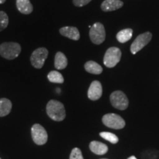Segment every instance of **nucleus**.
Masks as SVG:
<instances>
[{
    "label": "nucleus",
    "instance_id": "0eeeda50",
    "mask_svg": "<svg viewBox=\"0 0 159 159\" xmlns=\"http://www.w3.org/2000/svg\"><path fill=\"white\" fill-rule=\"evenodd\" d=\"M111 103L115 108L119 110H125L128 107V99L122 91H116L110 96Z\"/></svg>",
    "mask_w": 159,
    "mask_h": 159
},
{
    "label": "nucleus",
    "instance_id": "f257e3e1",
    "mask_svg": "<svg viewBox=\"0 0 159 159\" xmlns=\"http://www.w3.org/2000/svg\"><path fill=\"white\" fill-rule=\"evenodd\" d=\"M47 113L49 118L57 122L63 121L66 117L64 105L59 101L54 99H52L47 103Z\"/></svg>",
    "mask_w": 159,
    "mask_h": 159
},
{
    "label": "nucleus",
    "instance_id": "20e7f679",
    "mask_svg": "<svg viewBox=\"0 0 159 159\" xmlns=\"http://www.w3.org/2000/svg\"><path fill=\"white\" fill-rule=\"evenodd\" d=\"M89 37L94 44H100L105 39V30L102 24L97 22L90 28Z\"/></svg>",
    "mask_w": 159,
    "mask_h": 159
},
{
    "label": "nucleus",
    "instance_id": "9b49d317",
    "mask_svg": "<svg viewBox=\"0 0 159 159\" xmlns=\"http://www.w3.org/2000/svg\"><path fill=\"white\" fill-rule=\"evenodd\" d=\"M60 33L63 36L67 37L74 41H77L80 38V32L77 27H63L60 29Z\"/></svg>",
    "mask_w": 159,
    "mask_h": 159
},
{
    "label": "nucleus",
    "instance_id": "bb28decb",
    "mask_svg": "<svg viewBox=\"0 0 159 159\" xmlns=\"http://www.w3.org/2000/svg\"><path fill=\"white\" fill-rule=\"evenodd\" d=\"M0 159H1V158H0Z\"/></svg>",
    "mask_w": 159,
    "mask_h": 159
},
{
    "label": "nucleus",
    "instance_id": "4468645a",
    "mask_svg": "<svg viewBox=\"0 0 159 159\" xmlns=\"http://www.w3.org/2000/svg\"><path fill=\"white\" fill-rule=\"evenodd\" d=\"M89 148L91 152L97 155H99V156L105 154L108 150V146L106 144L100 142H97V141L91 142L89 144Z\"/></svg>",
    "mask_w": 159,
    "mask_h": 159
},
{
    "label": "nucleus",
    "instance_id": "dca6fc26",
    "mask_svg": "<svg viewBox=\"0 0 159 159\" xmlns=\"http://www.w3.org/2000/svg\"><path fill=\"white\" fill-rule=\"evenodd\" d=\"M84 67L85 71L91 74L99 75L102 72V66L93 61H89L85 63Z\"/></svg>",
    "mask_w": 159,
    "mask_h": 159
},
{
    "label": "nucleus",
    "instance_id": "a878e982",
    "mask_svg": "<svg viewBox=\"0 0 159 159\" xmlns=\"http://www.w3.org/2000/svg\"><path fill=\"white\" fill-rule=\"evenodd\" d=\"M102 159H107V158H102Z\"/></svg>",
    "mask_w": 159,
    "mask_h": 159
},
{
    "label": "nucleus",
    "instance_id": "39448f33",
    "mask_svg": "<svg viewBox=\"0 0 159 159\" xmlns=\"http://www.w3.org/2000/svg\"><path fill=\"white\" fill-rule=\"evenodd\" d=\"M48 50L45 47H40L33 51L30 56V62L36 69H41L48 56Z\"/></svg>",
    "mask_w": 159,
    "mask_h": 159
},
{
    "label": "nucleus",
    "instance_id": "1a4fd4ad",
    "mask_svg": "<svg viewBox=\"0 0 159 159\" xmlns=\"http://www.w3.org/2000/svg\"><path fill=\"white\" fill-rule=\"evenodd\" d=\"M151 39H152V33L150 32H146V33L139 35L130 46V51L132 54H136L139 50H141L145 46L148 45Z\"/></svg>",
    "mask_w": 159,
    "mask_h": 159
},
{
    "label": "nucleus",
    "instance_id": "6ab92c4d",
    "mask_svg": "<svg viewBox=\"0 0 159 159\" xmlns=\"http://www.w3.org/2000/svg\"><path fill=\"white\" fill-rule=\"evenodd\" d=\"M48 80L51 83H63L64 82V78L63 75L57 71H51L47 75Z\"/></svg>",
    "mask_w": 159,
    "mask_h": 159
},
{
    "label": "nucleus",
    "instance_id": "a211bd4d",
    "mask_svg": "<svg viewBox=\"0 0 159 159\" xmlns=\"http://www.w3.org/2000/svg\"><path fill=\"white\" fill-rule=\"evenodd\" d=\"M133 35V30L132 29H124L122 30L119 31L116 34V39L118 40L119 42L125 43L128 41Z\"/></svg>",
    "mask_w": 159,
    "mask_h": 159
},
{
    "label": "nucleus",
    "instance_id": "412c9836",
    "mask_svg": "<svg viewBox=\"0 0 159 159\" xmlns=\"http://www.w3.org/2000/svg\"><path fill=\"white\" fill-rule=\"evenodd\" d=\"M9 23V18L7 13L4 11H0V32L5 30Z\"/></svg>",
    "mask_w": 159,
    "mask_h": 159
},
{
    "label": "nucleus",
    "instance_id": "6e6552de",
    "mask_svg": "<svg viewBox=\"0 0 159 159\" xmlns=\"http://www.w3.org/2000/svg\"><path fill=\"white\" fill-rule=\"evenodd\" d=\"M32 138L33 142L38 145H43L47 143L48 139L47 130L39 124H35L31 129Z\"/></svg>",
    "mask_w": 159,
    "mask_h": 159
},
{
    "label": "nucleus",
    "instance_id": "9d476101",
    "mask_svg": "<svg viewBox=\"0 0 159 159\" xmlns=\"http://www.w3.org/2000/svg\"><path fill=\"white\" fill-rule=\"evenodd\" d=\"M102 87L100 82L97 80L93 81L91 83L88 91V97L91 100H97L102 97Z\"/></svg>",
    "mask_w": 159,
    "mask_h": 159
},
{
    "label": "nucleus",
    "instance_id": "5701e85b",
    "mask_svg": "<svg viewBox=\"0 0 159 159\" xmlns=\"http://www.w3.org/2000/svg\"><path fill=\"white\" fill-rule=\"evenodd\" d=\"M91 0H73V3L76 7H83L88 5Z\"/></svg>",
    "mask_w": 159,
    "mask_h": 159
},
{
    "label": "nucleus",
    "instance_id": "ddd939ff",
    "mask_svg": "<svg viewBox=\"0 0 159 159\" xmlns=\"http://www.w3.org/2000/svg\"><path fill=\"white\" fill-rule=\"evenodd\" d=\"M16 7L22 14L29 15L33 11V6L30 0H16Z\"/></svg>",
    "mask_w": 159,
    "mask_h": 159
},
{
    "label": "nucleus",
    "instance_id": "f03ea898",
    "mask_svg": "<svg viewBox=\"0 0 159 159\" xmlns=\"http://www.w3.org/2000/svg\"><path fill=\"white\" fill-rule=\"evenodd\" d=\"M21 51V45L16 42H5L0 45V55L7 60L16 58Z\"/></svg>",
    "mask_w": 159,
    "mask_h": 159
},
{
    "label": "nucleus",
    "instance_id": "393cba45",
    "mask_svg": "<svg viewBox=\"0 0 159 159\" xmlns=\"http://www.w3.org/2000/svg\"><path fill=\"white\" fill-rule=\"evenodd\" d=\"M128 159H137V158L135 156H130V157H129Z\"/></svg>",
    "mask_w": 159,
    "mask_h": 159
},
{
    "label": "nucleus",
    "instance_id": "7ed1b4c3",
    "mask_svg": "<svg viewBox=\"0 0 159 159\" xmlns=\"http://www.w3.org/2000/svg\"><path fill=\"white\" fill-rule=\"evenodd\" d=\"M122 52L117 47H111L105 52L103 62L106 67L113 68L120 61Z\"/></svg>",
    "mask_w": 159,
    "mask_h": 159
},
{
    "label": "nucleus",
    "instance_id": "423d86ee",
    "mask_svg": "<svg viewBox=\"0 0 159 159\" xmlns=\"http://www.w3.org/2000/svg\"><path fill=\"white\" fill-rule=\"evenodd\" d=\"M102 122L105 126L110 128L122 129L125 126V120L119 115L116 114H105L102 117Z\"/></svg>",
    "mask_w": 159,
    "mask_h": 159
},
{
    "label": "nucleus",
    "instance_id": "b1692460",
    "mask_svg": "<svg viewBox=\"0 0 159 159\" xmlns=\"http://www.w3.org/2000/svg\"><path fill=\"white\" fill-rule=\"evenodd\" d=\"M6 0H0V5H2V4H4Z\"/></svg>",
    "mask_w": 159,
    "mask_h": 159
},
{
    "label": "nucleus",
    "instance_id": "f3484780",
    "mask_svg": "<svg viewBox=\"0 0 159 159\" xmlns=\"http://www.w3.org/2000/svg\"><path fill=\"white\" fill-rule=\"evenodd\" d=\"M12 109V102L7 98L0 99V116H5L10 114Z\"/></svg>",
    "mask_w": 159,
    "mask_h": 159
},
{
    "label": "nucleus",
    "instance_id": "aec40b11",
    "mask_svg": "<svg viewBox=\"0 0 159 159\" xmlns=\"http://www.w3.org/2000/svg\"><path fill=\"white\" fill-rule=\"evenodd\" d=\"M99 136L102 137V138L105 139V140L108 141L109 142L112 143V144H116V143L119 142L118 137H117V136H116L115 134H112V133L102 132L99 134Z\"/></svg>",
    "mask_w": 159,
    "mask_h": 159
},
{
    "label": "nucleus",
    "instance_id": "4be33fe9",
    "mask_svg": "<svg viewBox=\"0 0 159 159\" xmlns=\"http://www.w3.org/2000/svg\"><path fill=\"white\" fill-rule=\"evenodd\" d=\"M69 159H83L81 150L77 148L73 149L71 152Z\"/></svg>",
    "mask_w": 159,
    "mask_h": 159
},
{
    "label": "nucleus",
    "instance_id": "f8f14e48",
    "mask_svg": "<svg viewBox=\"0 0 159 159\" xmlns=\"http://www.w3.org/2000/svg\"><path fill=\"white\" fill-rule=\"evenodd\" d=\"M123 2L120 0H105L101 5V9L105 12L114 11L121 8Z\"/></svg>",
    "mask_w": 159,
    "mask_h": 159
},
{
    "label": "nucleus",
    "instance_id": "2eb2a0df",
    "mask_svg": "<svg viewBox=\"0 0 159 159\" xmlns=\"http://www.w3.org/2000/svg\"><path fill=\"white\" fill-rule=\"evenodd\" d=\"M68 65V60L61 52H57L55 57V67L58 70L64 69Z\"/></svg>",
    "mask_w": 159,
    "mask_h": 159
}]
</instances>
